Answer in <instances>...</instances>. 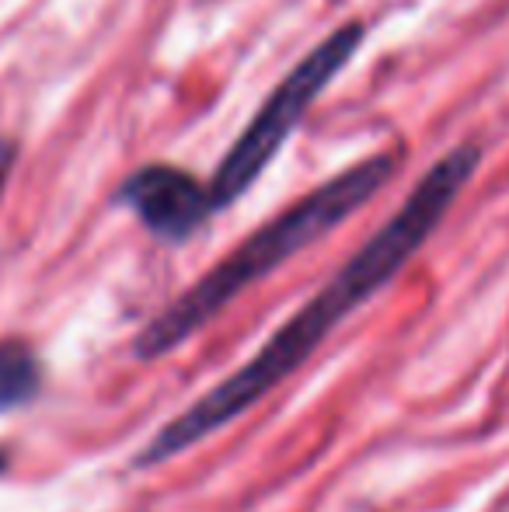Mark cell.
I'll list each match as a JSON object with an SVG mask.
<instances>
[{"mask_svg": "<svg viewBox=\"0 0 509 512\" xmlns=\"http://www.w3.org/2000/svg\"><path fill=\"white\" fill-rule=\"evenodd\" d=\"M478 164H482V147L478 143H457L454 150H447L415 182V189L405 196V203L391 213V220L381 223L363 241V248L290 321H283V328L272 331L269 342L245 366H238L231 377L220 380L217 387H210L203 398L192 401L182 415H175L168 425H161L150 436V443L133 457L136 471L168 464L171 457L192 450L203 439H210L213 432L238 422L265 394H272L279 384H286L290 373H297L353 310H360L370 297H377L419 255L422 244L436 234L443 216L450 213V206L471 185Z\"/></svg>", "mask_w": 509, "mask_h": 512, "instance_id": "cell-1", "label": "cell"}, {"mask_svg": "<svg viewBox=\"0 0 509 512\" xmlns=\"http://www.w3.org/2000/svg\"><path fill=\"white\" fill-rule=\"evenodd\" d=\"M401 164V154L384 150V154L363 157L360 164L339 171L335 178L321 182L297 203H290L283 213L265 220L255 234H248L227 258H220L203 279L189 286L182 297H175L161 314H154L133 338V356L140 363L164 359L185 345L192 335L206 328L217 314H224L248 286L262 283L276 269H283L290 258L318 244L335 227L360 213L377 192L394 178Z\"/></svg>", "mask_w": 509, "mask_h": 512, "instance_id": "cell-2", "label": "cell"}, {"mask_svg": "<svg viewBox=\"0 0 509 512\" xmlns=\"http://www.w3.org/2000/svg\"><path fill=\"white\" fill-rule=\"evenodd\" d=\"M367 42V25L363 21H349V25L335 28L328 39H321L283 81L272 88L262 108L252 115L238 140L231 143L224 157H220L217 171L210 178V199L213 206L231 209L245 196L248 189L262 178V171L272 164V157L283 150V143L297 133L304 115L311 112L314 102L332 88V81L349 67L356 49Z\"/></svg>", "mask_w": 509, "mask_h": 512, "instance_id": "cell-3", "label": "cell"}, {"mask_svg": "<svg viewBox=\"0 0 509 512\" xmlns=\"http://www.w3.org/2000/svg\"><path fill=\"white\" fill-rule=\"evenodd\" d=\"M112 203L129 209L143 223V230L164 244H185L217 213L210 199V185H203L175 164L136 168L133 175L123 178Z\"/></svg>", "mask_w": 509, "mask_h": 512, "instance_id": "cell-4", "label": "cell"}, {"mask_svg": "<svg viewBox=\"0 0 509 512\" xmlns=\"http://www.w3.org/2000/svg\"><path fill=\"white\" fill-rule=\"evenodd\" d=\"M46 387V363L21 338H0V415L28 408Z\"/></svg>", "mask_w": 509, "mask_h": 512, "instance_id": "cell-5", "label": "cell"}, {"mask_svg": "<svg viewBox=\"0 0 509 512\" xmlns=\"http://www.w3.org/2000/svg\"><path fill=\"white\" fill-rule=\"evenodd\" d=\"M18 143L0 136V199H4L7 185H11V175H14V164H18Z\"/></svg>", "mask_w": 509, "mask_h": 512, "instance_id": "cell-6", "label": "cell"}, {"mask_svg": "<svg viewBox=\"0 0 509 512\" xmlns=\"http://www.w3.org/2000/svg\"><path fill=\"white\" fill-rule=\"evenodd\" d=\"M0 471H7V453H0Z\"/></svg>", "mask_w": 509, "mask_h": 512, "instance_id": "cell-7", "label": "cell"}]
</instances>
